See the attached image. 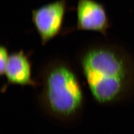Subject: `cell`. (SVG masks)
<instances>
[{
  "instance_id": "obj_1",
  "label": "cell",
  "mask_w": 134,
  "mask_h": 134,
  "mask_svg": "<svg viewBox=\"0 0 134 134\" xmlns=\"http://www.w3.org/2000/svg\"><path fill=\"white\" fill-rule=\"evenodd\" d=\"M76 60L92 98L100 104L124 100L134 93V61L119 46L88 43L77 52Z\"/></svg>"
},
{
  "instance_id": "obj_2",
  "label": "cell",
  "mask_w": 134,
  "mask_h": 134,
  "mask_svg": "<svg viewBox=\"0 0 134 134\" xmlns=\"http://www.w3.org/2000/svg\"><path fill=\"white\" fill-rule=\"evenodd\" d=\"M37 77L41 87L37 100L43 110L64 120L72 119L80 114L85 97L72 63L62 57L49 58L41 66Z\"/></svg>"
},
{
  "instance_id": "obj_3",
  "label": "cell",
  "mask_w": 134,
  "mask_h": 134,
  "mask_svg": "<svg viewBox=\"0 0 134 134\" xmlns=\"http://www.w3.org/2000/svg\"><path fill=\"white\" fill-rule=\"evenodd\" d=\"M67 10V0H57L32 10V21L42 45L60 34Z\"/></svg>"
},
{
  "instance_id": "obj_4",
  "label": "cell",
  "mask_w": 134,
  "mask_h": 134,
  "mask_svg": "<svg viewBox=\"0 0 134 134\" xmlns=\"http://www.w3.org/2000/svg\"><path fill=\"white\" fill-rule=\"evenodd\" d=\"M76 12L77 24L74 30L94 31L107 37L111 22L103 4L96 0H78Z\"/></svg>"
},
{
  "instance_id": "obj_5",
  "label": "cell",
  "mask_w": 134,
  "mask_h": 134,
  "mask_svg": "<svg viewBox=\"0 0 134 134\" xmlns=\"http://www.w3.org/2000/svg\"><path fill=\"white\" fill-rule=\"evenodd\" d=\"M29 54H26L23 50L10 54L4 74L6 82L2 87V92L5 91L11 85L34 87L39 86L38 82L32 79Z\"/></svg>"
},
{
  "instance_id": "obj_6",
  "label": "cell",
  "mask_w": 134,
  "mask_h": 134,
  "mask_svg": "<svg viewBox=\"0 0 134 134\" xmlns=\"http://www.w3.org/2000/svg\"><path fill=\"white\" fill-rule=\"evenodd\" d=\"M9 56L7 47L5 45H1L0 47V75L1 77L4 75Z\"/></svg>"
}]
</instances>
